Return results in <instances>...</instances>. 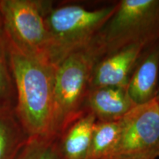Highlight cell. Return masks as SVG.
<instances>
[{
	"instance_id": "277c9868",
	"label": "cell",
	"mask_w": 159,
	"mask_h": 159,
	"mask_svg": "<svg viewBox=\"0 0 159 159\" xmlns=\"http://www.w3.org/2000/svg\"><path fill=\"white\" fill-rule=\"evenodd\" d=\"M95 61L86 49L73 53L55 67L51 136L58 138L85 110Z\"/></svg>"
},
{
	"instance_id": "ba28073f",
	"label": "cell",
	"mask_w": 159,
	"mask_h": 159,
	"mask_svg": "<svg viewBox=\"0 0 159 159\" xmlns=\"http://www.w3.org/2000/svg\"><path fill=\"white\" fill-rule=\"evenodd\" d=\"M159 75V42L147 48L131 74L127 92L136 105L156 98Z\"/></svg>"
},
{
	"instance_id": "3957f363",
	"label": "cell",
	"mask_w": 159,
	"mask_h": 159,
	"mask_svg": "<svg viewBox=\"0 0 159 159\" xmlns=\"http://www.w3.org/2000/svg\"><path fill=\"white\" fill-rule=\"evenodd\" d=\"M117 2L99 7L77 3L53 6L45 15L49 34L48 59L56 67L73 53L86 49L114 13Z\"/></svg>"
},
{
	"instance_id": "6da1fadb",
	"label": "cell",
	"mask_w": 159,
	"mask_h": 159,
	"mask_svg": "<svg viewBox=\"0 0 159 159\" xmlns=\"http://www.w3.org/2000/svg\"><path fill=\"white\" fill-rule=\"evenodd\" d=\"M10 66L17 92L18 118L30 138L51 136L55 66L48 59L7 43Z\"/></svg>"
},
{
	"instance_id": "5b68a950",
	"label": "cell",
	"mask_w": 159,
	"mask_h": 159,
	"mask_svg": "<svg viewBox=\"0 0 159 159\" xmlns=\"http://www.w3.org/2000/svg\"><path fill=\"white\" fill-rule=\"evenodd\" d=\"M49 3L39 0H0V19L7 43L25 52L48 59L45 15Z\"/></svg>"
},
{
	"instance_id": "8992f818",
	"label": "cell",
	"mask_w": 159,
	"mask_h": 159,
	"mask_svg": "<svg viewBox=\"0 0 159 159\" xmlns=\"http://www.w3.org/2000/svg\"><path fill=\"white\" fill-rule=\"evenodd\" d=\"M116 144L108 159L159 158V102L136 105L119 119Z\"/></svg>"
},
{
	"instance_id": "8fae6325",
	"label": "cell",
	"mask_w": 159,
	"mask_h": 159,
	"mask_svg": "<svg viewBox=\"0 0 159 159\" xmlns=\"http://www.w3.org/2000/svg\"><path fill=\"white\" fill-rule=\"evenodd\" d=\"M28 139L14 109L0 106V159H19Z\"/></svg>"
},
{
	"instance_id": "7c38bea8",
	"label": "cell",
	"mask_w": 159,
	"mask_h": 159,
	"mask_svg": "<svg viewBox=\"0 0 159 159\" xmlns=\"http://www.w3.org/2000/svg\"><path fill=\"white\" fill-rule=\"evenodd\" d=\"M119 120L115 122L97 121L87 159H108L118 139Z\"/></svg>"
},
{
	"instance_id": "7a4b0ae2",
	"label": "cell",
	"mask_w": 159,
	"mask_h": 159,
	"mask_svg": "<svg viewBox=\"0 0 159 159\" xmlns=\"http://www.w3.org/2000/svg\"><path fill=\"white\" fill-rule=\"evenodd\" d=\"M159 42V0H121L88 50L95 63L130 45L148 48Z\"/></svg>"
},
{
	"instance_id": "4fadbf2b",
	"label": "cell",
	"mask_w": 159,
	"mask_h": 159,
	"mask_svg": "<svg viewBox=\"0 0 159 159\" xmlns=\"http://www.w3.org/2000/svg\"><path fill=\"white\" fill-rule=\"evenodd\" d=\"M19 159H62L57 138L48 136L29 139Z\"/></svg>"
},
{
	"instance_id": "30bf717a",
	"label": "cell",
	"mask_w": 159,
	"mask_h": 159,
	"mask_svg": "<svg viewBox=\"0 0 159 159\" xmlns=\"http://www.w3.org/2000/svg\"><path fill=\"white\" fill-rule=\"evenodd\" d=\"M97 122L92 113L85 111L57 138L62 159H87L91 136Z\"/></svg>"
},
{
	"instance_id": "9a60e30c",
	"label": "cell",
	"mask_w": 159,
	"mask_h": 159,
	"mask_svg": "<svg viewBox=\"0 0 159 159\" xmlns=\"http://www.w3.org/2000/svg\"><path fill=\"white\" fill-rule=\"evenodd\" d=\"M157 100L159 102V75H158V89H157V94H156V98Z\"/></svg>"
},
{
	"instance_id": "52a82bcc",
	"label": "cell",
	"mask_w": 159,
	"mask_h": 159,
	"mask_svg": "<svg viewBox=\"0 0 159 159\" xmlns=\"http://www.w3.org/2000/svg\"><path fill=\"white\" fill-rule=\"evenodd\" d=\"M145 49L141 45H130L99 59L93 67L90 89L100 87L126 88Z\"/></svg>"
},
{
	"instance_id": "9c48e42d",
	"label": "cell",
	"mask_w": 159,
	"mask_h": 159,
	"mask_svg": "<svg viewBox=\"0 0 159 159\" xmlns=\"http://www.w3.org/2000/svg\"><path fill=\"white\" fill-rule=\"evenodd\" d=\"M135 106L126 88L100 87L89 91L85 110L92 113L99 122H115L125 116Z\"/></svg>"
},
{
	"instance_id": "5bb4252c",
	"label": "cell",
	"mask_w": 159,
	"mask_h": 159,
	"mask_svg": "<svg viewBox=\"0 0 159 159\" xmlns=\"http://www.w3.org/2000/svg\"><path fill=\"white\" fill-rule=\"evenodd\" d=\"M8 48L6 37L0 19V106H10L7 104L12 91Z\"/></svg>"
}]
</instances>
